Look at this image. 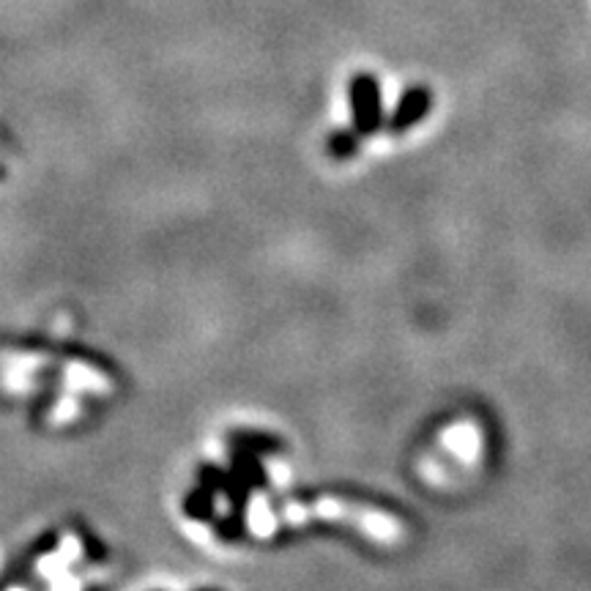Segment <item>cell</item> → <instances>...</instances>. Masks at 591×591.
<instances>
[{
  "instance_id": "6da1fadb",
  "label": "cell",
  "mask_w": 591,
  "mask_h": 591,
  "mask_svg": "<svg viewBox=\"0 0 591 591\" xmlns=\"http://www.w3.org/2000/svg\"><path fill=\"white\" fill-rule=\"evenodd\" d=\"M351 99H353V121H356V132L359 135H370L381 124V94H378V83L370 74H359L351 83Z\"/></svg>"
},
{
  "instance_id": "7a4b0ae2",
  "label": "cell",
  "mask_w": 591,
  "mask_h": 591,
  "mask_svg": "<svg viewBox=\"0 0 591 591\" xmlns=\"http://www.w3.org/2000/svg\"><path fill=\"white\" fill-rule=\"evenodd\" d=\"M430 110V94L425 88H411L408 94L400 99V107L392 115V132H405L408 126L419 124Z\"/></svg>"
},
{
  "instance_id": "3957f363",
  "label": "cell",
  "mask_w": 591,
  "mask_h": 591,
  "mask_svg": "<svg viewBox=\"0 0 591 591\" xmlns=\"http://www.w3.org/2000/svg\"><path fill=\"white\" fill-rule=\"evenodd\" d=\"M58 542H61V534H58V531H44L42 537H36V540H33L31 545H28V550L22 553L20 559L11 564L9 575H6V578H0V586H6V583L17 581L22 570H28L33 561L42 559L44 553H52V550L58 548Z\"/></svg>"
},
{
  "instance_id": "277c9868",
  "label": "cell",
  "mask_w": 591,
  "mask_h": 591,
  "mask_svg": "<svg viewBox=\"0 0 591 591\" xmlns=\"http://www.w3.org/2000/svg\"><path fill=\"white\" fill-rule=\"evenodd\" d=\"M184 515L189 520H211L214 518V490L206 485H197L184 498Z\"/></svg>"
},
{
  "instance_id": "5b68a950",
  "label": "cell",
  "mask_w": 591,
  "mask_h": 591,
  "mask_svg": "<svg viewBox=\"0 0 591 591\" xmlns=\"http://www.w3.org/2000/svg\"><path fill=\"white\" fill-rule=\"evenodd\" d=\"M228 444L233 449H247V452H280L282 449V441L274 436H263V433H252V430H233Z\"/></svg>"
},
{
  "instance_id": "8992f818",
  "label": "cell",
  "mask_w": 591,
  "mask_h": 591,
  "mask_svg": "<svg viewBox=\"0 0 591 591\" xmlns=\"http://www.w3.org/2000/svg\"><path fill=\"white\" fill-rule=\"evenodd\" d=\"M197 482H200V485H206V488H211L214 493H217V490H225L228 474H225L222 468L208 466V463H206V466L197 468Z\"/></svg>"
},
{
  "instance_id": "52a82bcc",
  "label": "cell",
  "mask_w": 591,
  "mask_h": 591,
  "mask_svg": "<svg viewBox=\"0 0 591 591\" xmlns=\"http://www.w3.org/2000/svg\"><path fill=\"white\" fill-rule=\"evenodd\" d=\"M329 151H332L337 159H345L356 151V140L351 137V132H337V135L329 140Z\"/></svg>"
},
{
  "instance_id": "ba28073f",
  "label": "cell",
  "mask_w": 591,
  "mask_h": 591,
  "mask_svg": "<svg viewBox=\"0 0 591 591\" xmlns=\"http://www.w3.org/2000/svg\"><path fill=\"white\" fill-rule=\"evenodd\" d=\"M77 534H80V540H83V545H85V553H88L91 559H94V561L107 559V550H104L102 542L96 540V537H94V534H91V531H85L83 526H80V529H77Z\"/></svg>"
},
{
  "instance_id": "9c48e42d",
  "label": "cell",
  "mask_w": 591,
  "mask_h": 591,
  "mask_svg": "<svg viewBox=\"0 0 591 591\" xmlns=\"http://www.w3.org/2000/svg\"><path fill=\"white\" fill-rule=\"evenodd\" d=\"M0 181H6V167L0 165Z\"/></svg>"
}]
</instances>
